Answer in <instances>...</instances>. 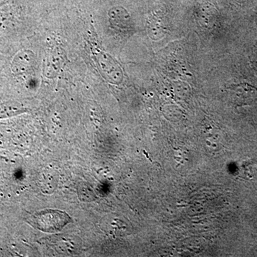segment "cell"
I'll use <instances>...</instances> for the list:
<instances>
[{
    "mask_svg": "<svg viewBox=\"0 0 257 257\" xmlns=\"http://www.w3.org/2000/svg\"><path fill=\"white\" fill-rule=\"evenodd\" d=\"M35 64V55L28 50L20 51L12 61V72L16 75L27 73Z\"/></svg>",
    "mask_w": 257,
    "mask_h": 257,
    "instance_id": "3957f363",
    "label": "cell"
},
{
    "mask_svg": "<svg viewBox=\"0 0 257 257\" xmlns=\"http://www.w3.org/2000/svg\"><path fill=\"white\" fill-rule=\"evenodd\" d=\"M66 57L65 52L62 49H56L47 57L46 62L45 64L44 72L47 78L53 79L57 77L60 73L61 69L63 68L65 64Z\"/></svg>",
    "mask_w": 257,
    "mask_h": 257,
    "instance_id": "7a4b0ae2",
    "label": "cell"
},
{
    "mask_svg": "<svg viewBox=\"0 0 257 257\" xmlns=\"http://www.w3.org/2000/svg\"><path fill=\"white\" fill-rule=\"evenodd\" d=\"M7 0H0V6L3 4H5V2Z\"/></svg>",
    "mask_w": 257,
    "mask_h": 257,
    "instance_id": "277c9868",
    "label": "cell"
},
{
    "mask_svg": "<svg viewBox=\"0 0 257 257\" xmlns=\"http://www.w3.org/2000/svg\"><path fill=\"white\" fill-rule=\"evenodd\" d=\"M69 216L62 211L47 210L38 213L35 216V224L38 229L46 232H54L64 227L69 222Z\"/></svg>",
    "mask_w": 257,
    "mask_h": 257,
    "instance_id": "6da1fadb",
    "label": "cell"
}]
</instances>
